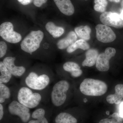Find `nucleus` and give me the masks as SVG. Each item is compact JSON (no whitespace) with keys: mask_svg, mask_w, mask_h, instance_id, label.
<instances>
[{"mask_svg":"<svg viewBox=\"0 0 123 123\" xmlns=\"http://www.w3.org/2000/svg\"><path fill=\"white\" fill-rule=\"evenodd\" d=\"M119 114L120 116L123 118V101L121 102L120 105Z\"/></svg>","mask_w":123,"mask_h":123,"instance_id":"obj_30","label":"nucleus"},{"mask_svg":"<svg viewBox=\"0 0 123 123\" xmlns=\"http://www.w3.org/2000/svg\"><path fill=\"white\" fill-rule=\"evenodd\" d=\"M0 35L6 41L11 43H17L22 39L21 35L14 31L13 25L9 22H6L1 24Z\"/></svg>","mask_w":123,"mask_h":123,"instance_id":"obj_6","label":"nucleus"},{"mask_svg":"<svg viewBox=\"0 0 123 123\" xmlns=\"http://www.w3.org/2000/svg\"><path fill=\"white\" fill-rule=\"evenodd\" d=\"M89 48V44L85 40L80 39L77 40L74 43L68 47L67 49V51L68 53H71L78 49L86 50H88Z\"/></svg>","mask_w":123,"mask_h":123,"instance_id":"obj_21","label":"nucleus"},{"mask_svg":"<svg viewBox=\"0 0 123 123\" xmlns=\"http://www.w3.org/2000/svg\"><path fill=\"white\" fill-rule=\"evenodd\" d=\"M55 122V123H77V120L69 113L61 112L56 117Z\"/></svg>","mask_w":123,"mask_h":123,"instance_id":"obj_22","label":"nucleus"},{"mask_svg":"<svg viewBox=\"0 0 123 123\" xmlns=\"http://www.w3.org/2000/svg\"><path fill=\"white\" fill-rule=\"evenodd\" d=\"M8 110L11 115L18 116L23 123H27L30 118V108L17 100H13L9 104Z\"/></svg>","mask_w":123,"mask_h":123,"instance_id":"obj_7","label":"nucleus"},{"mask_svg":"<svg viewBox=\"0 0 123 123\" xmlns=\"http://www.w3.org/2000/svg\"><path fill=\"white\" fill-rule=\"evenodd\" d=\"M43 37L44 34L42 31H32L22 42V50L31 55L39 48Z\"/></svg>","mask_w":123,"mask_h":123,"instance_id":"obj_5","label":"nucleus"},{"mask_svg":"<svg viewBox=\"0 0 123 123\" xmlns=\"http://www.w3.org/2000/svg\"><path fill=\"white\" fill-rule=\"evenodd\" d=\"M69 88V83L65 80L57 82L53 85L50 93L51 102L53 106L59 107L63 105Z\"/></svg>","mask_w":123,"mask_h":123,"instance_id":"obj_4","label":"nucleus"},{"mask_svg":"<svg viewBox=\"0 0 123 123\" xmlns=\"http://www.w3.org/2000/svg\"><path fill=\"white\" fill-rule=\"evenodd\" d=\"M47 1V0H34L33 3L36 7H40L43 4L46 3Z\"/></svg>","mask_w":123,"mask_h":123,"instance_id":"obj_28","label":"nucleus"},{"mask_svg":"<svg viewBox=\"0 0 123 123\" xmlns=\"http://www.w3.org/2000/svg\"><path fill=\"white\" fill-rule=\"evenodd\" d=\"M4 106L2 104L0 103V120H1L4 116Z\"/></svg>","mask_w":123,"mask_h":123,"instance_id":"obj_31","label":"nucleus"},{"mask_svg":"<svg viewBox=\"0 0 123 123\" xmlns=\"http://www.w3.org/2000/svg\"><path fill=\"white\" fill-rule=\"evenodd\" d=\"M94 3L95 4L99 5L106 8L108 5L107 0H94Z\"/></svg>","mask_w":123,"mask_h":123,"instance_id":"obj_27","label":"nucleus"},{"mask_svg":"<svg viewBox=\"0 0 123 123\" xmlns=\"http://www.w3.org/2000/svg\"><path fill=\"white\" fill-rule=\"evenodd\" d=\"M63 68L65 71L70 73L73 77H78L82 74V71L78 64L73 62H68L64 64Z\"/></svg>","mask_w":123,"mask_h":123,"instance_id":"obj_16","label":"nucleus"},{"mask_svg":"<svg viewBox=\"0 0 123 123\" xmlns=\"http://www.w3.org/2000/svg\"><path fill=\"white\" fill-rule=\"evenodd\" d=\"M99 18L101 22L106 25L117 29L123 27V21L119 14L116 13L105 11L101 14Z\"/></svg>","mask_w":123,"mask_h":123,"instance_id":"obj_10","label":"nucleus"},{"mask_svg":"<svg viewBox=\"0 0 123 123\" xmlns=\"http://www.w3.org/2000/svg\"><path fill=\"white\" fill-rule=\"evenodd\" d=\"M108 0L110 1L111 2H116V3H119V2H120L121 0Z\"/></svg>","mask_w":123,"mask_h":123,"instance_id":"obj_33","label":"nucleus"},{"mask_svg":"<svg viewBox=\"0 0 123 123\" xmlns=\"http://www.w3.org/2000/svg\"><path fill=\"white\" fill-rule=\"evenodd\" d=\"M42 99L41 95L31 88L23 86L20 88L17 94V101L22 105L32 109L39 105Z\"/></svg>","mask_w":123,"mask_h":123,"instance_id":"obj_3","label":"nucleus"},{"mask_svg":"<svg viewBox=\"0 0 123 123\" xmlns=\"http://www.w3.org/2000/svg\"><path fill=\"white\" fill-rule=\"evenodd\" d=\"M97 39L104 43H111L116 39V36L112 29L104 24H99L95 27Z\"/></svg>","mask_w":123,"mask_h":123,"instance_id":"obj_9","label":"nucleus"},{"mask_svg":"<svg viewBox=\"0 0 123 123\" xmlns=\"http://www.w3.org/2000/svg\"><path fill=\"white\" fill-rule=\"evenodd\" d=\"M94 9L95 11L102 13L105 12L106 10V7L95 4L94 6Z\"/></svg>","mask_w":123,"mask_h":123,"instance_id":"obj_26","label":"nucleus"},{"mask_svg":"<svg viewBox=\"0 0 123 123\" xmlns=\"http://www.w3.org/2000/svg\"><path fill=\"white\" fill-rule=\"evenodd\" d=\"M45 27L47 31L54 38L59 37L64 32V30L63 27L56 26L52 22H48Z\"/></svg>","mask_w":123,"mask_h":123,"instance_id":"obj_17","label":"nucleus"},{"mask_svg":"<svg viewBox=\"0 0 123 123\" xmlns=\"http://www.w3.org/2000/svg\"><path fill=\"white\" fill-rule=\"evenodd\" d=\"M119 15L120 18L123 21V9H122V10H121V13Z\"/></svg>","mask_w":123,"mask_h":123,"instance_id":"obj_32","label":"nucleus"},{"mask_svg":"<svg viewBox=\"0 0 123 123\" xmlns=\"http://www.w3.org/2000/svg\"><path fill=\"white\" fill-rule=\"evenodd\" d=\"M62 13L66 15H73L75 12L74 6L70 0H53Z\"/></svg>","mask_w":123,"mask_h":123,"instance_id":"obj_12","label":"nucleus"},{"mask_svg":"<svg viewBox=\"0 0 123 123\" xmlns=\"http://www.w3.org/2000/svg\"><path fill=\"white\" fill-rule=\"evenodd\" d=\"M7 50V46L6 43L5 42H0V57L1 58L4 57L6 53Z\"/></svg>","mask_w":123,"mask_h":123,"instance_id":"obj_25","label":"nucleus"},{"mask_svg":"<svg viewBox=\"0 0 123 123\" xmlns=\"http://www.w3.org/2000/svg\"><path fill=\"white\" fill-rule=\"evenodd\" d=\"M116 53L115 48L108 47L106 48L105 51L98 55L97 63L96 68L101 72H106L110 68V61L114 57Z\"/></svg>","mask_w":123,"mask_h":123,"instance_id":"obj_8","label":"nucleus"},{"mask_svg":"<svg viewBox=\"0 0 123 123\" xmlns=\"http://www.w3.org/2000/svg\"><path fill=\"white\" fill-rule=\"evenodd\" d=\"M114 94H110L106 97L107 102L110 104L118 105L121 103L123 98V85L118 84L116 86L115 88Z\"/></svg>","mask_w":123,"mask_h":123,"instance_id":"obj_13","label":"nucleus"},{"mask_svg":"<svg viewBox=\"0 0 123 123\" xmlns=\"http://www.w3.org/2000/svg\"><path fill=\"white\" fill-rule=\"evenodd\" d=\"M107 89V85L104 82L91 78L84 79L80 86L82 93L87 96H102L105 93Z\"/></svg>","mask_w":123,"mask_h":123,"instance_id":"obj_2","label":"nucleus"},{"mask_svg":"<svg viewBox=\"0 0 123 123\" xmlns=\"http://www.w3.org/2000/svg\"><path fill=\"white\" fill-rule=\"evenodd\" d=\"M32 0H18V2L24 5H26L30 4L32 1Z\"/></svg>","mask_w":123,"mask_h":123,"instance_id":"obj_29","label":"nucleus"},{"mask_svg":"<svg viewBox=\"0 0 123 123\" xmlns=\"http://www.w3.org/2000/svg\"><path fill=\"white\" fill-rule=\"evenodd\" d=\"M15 60V57L8 56L5 57L2 62L13 76L16 77H22L25 73L26 69L23 66H15L14 63Z\"/></svg>","mask_w":123,"mask_h":123,"instance_id":"obj_11","label":"nucleus"},{"mask_svg":"<svg viewBox=\"0 0 123 123\" xmlns=\"http://www.w3.org/2000/svg\"><path fill=\"white\" fill-rule=\"evenodd\" d=\"M112 118H105L101 120L99 123H123V119L119 113L115 112L110 116Z\"/></svg>","mask_w":123,"mask_h":123,"instance_id":"obj_24","label":"nucleus"},{"mask_svg":"<svg viewBox=\"0 0 123 123\" xmlns=\"http://www.w3.org/2000/svg\"><path fill=\"white\" fill-rule=\"evenodd\" d=\"M11 92L10 88L6 84H0V103H4L10 98Z\"/></svg>","mask_w":123,"mask_h":123,"instance_id":"obj_23","label":"nucleus"},{"mask_svg":"<svg viewBox=\"0 0 123 123\" xmlns=\"http://www.w3.org/2000/svg\"><path fill=\"white\" fill-rule=\"evenodd\" d=\"M87 101H88V100H87V99H86V98H84V102L85 103H86V102H87Z\"/></svg>","mask_w":123,"mask_h":123,"instance_id":"obj_35","label":"nucleus"},{"mask_svg":"<svg viewBox=\"0 0 123 123\" xmlns=\"http://www.w3.org/2000/svg\"><path fill=\"white\" fill-rule=\"evenodd\" d=\"M75 31L77 35L81 39L87 41L90 39L91 30L88 25L80 26L75 28Z\"/></svg>","mask_w":123,"mask_h":123,"instance_id":"obj_20","label":"nucleus"},{"mask_svg":"<svg viewBox=\"0 0 123 123\" xmlns=\"http://www.w3.org/2000/svg\"><path fill=\"white\" fill-rule=\"evenodd\" d=\"M121 6L122 9H123V0H122L121 1Z\"/></svg>","mask_w":123,"mask_h":123,"instance_id":"obj_34","label":"nucleus"},{"mask_svg":"<svg viewBox=\"0 0 123 123\" xmlns=\"http://www.w3.org/2000/svg\"><path fill=\"white\" fill-rule=\"evenodd\" d=\"M45 111L43 108H38L35 110L31 115V117L36 120H31L28 123H48L45 117Z\"/></svg>","mask_w":123,"mask_h":123,"instance_id":"obj_18","label":"nucleus"},{"mask_svg":"<svg viewBox=\"0 0 123 123\" xmlns=\"http://www.w3.org/2000/svg\"><path fill=\"white\" fill-rule=\"evenodd\" d=\"M99 53L97 49H89L86 53V59L82 65L83 66L92 67L96 64Z\"/></svg>","mask_w":123,"mask_h":123,"instance_id":"obj_14","label":"nucleus"},{"mask_svg":"<svg viewBox=\"0 0 123 123\" xmlns=\"http://www.w3.org/2000/svg\"><path fill=\"white\" fill-rule=\"evenodd\" d=\"M0 84H7L11 80L12 75L2 62H0Z\"/></svg>","mask_w":123,"mask_h":123,"instance_id":"obj_19","label":"nucleus"},{"mask_svg":"<svg viewBox=\"0 0 123 123\" xmlns=\"http://www.w3.org/2000/svg\"><path fill=\"white\" fill-rule=\"evenodd\" d=\"M77 38L76 33L74 31H70L66 37L58 41L57 43V47L61 50L68 47L76 41Z\"/></svg>","mask_w":123,"mask_h":123,"instance_id":"obj_15","label":"nucleus"},{"mask_svg":"<svg viewBox=\"0 0 123 123\" xmlns=\"http://www.w3.org/2000/svg\"><path fill=\"white\" fill-rule=\"evenodd\" d=\"M52 78L46 73H38L32 71L24 77L23 86L36 91L43 90L50 84Z\"/></svg>","mask_w":123,"mask_h":123,"instance_id":"obj_1","label":"nucleus"}]
</instances>
